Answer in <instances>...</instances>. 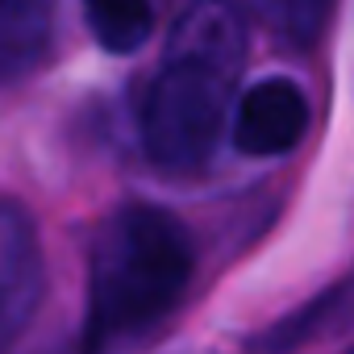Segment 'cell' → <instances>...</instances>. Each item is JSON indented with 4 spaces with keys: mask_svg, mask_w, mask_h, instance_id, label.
<instances>
[{
    "mask_svg": "<svg viewBox=\"0 0 354 354\" xmlns=\"http://www.w3.org/2000/svg\"><path fill=\"white\" fill-rule=\"evenodd\" d=\"M84 17L109 55H133L154 30L150 0H84Z\"/></svg>",
    "mask_w": 354,
    "mask_h": 354,
    "instance_id": "cell-7",
    "label": "cell"
},
{
    "mask_svg": "<svg viewBox=\"0 0 354 354\" xmlns=\"http://www.w3.org/2000/svg\"><path fill=\"white\" fill-rule=\"evenodd\" d=\"M254 9L263 13V21L279 38H288L296 46H308L325 34L333 0H254Z\"/></svg>",
    "mask_w": 354,
    "mask_h": 354,
    "instance_id": "cell-8",
    "label": "cell"
},
{
    "mask_svg": "<svg viewBox=\"0 0 354 354\" xmlns=\"http://www.w3.org/2000/svg\"><path fill=\"white\" fill-rule=\"evenodd\" d=\"M46 267L34 217L21 205H0V350H5L42 304Z\"/></svg>",
    "mask_w": 354,
    "mask_h": 354,
    "instance_id": "cell-3",
    "label": "cell"
},
{
    "mask_svg": "<svg viewBox=\"0 0 354 354\" xmlns=\"http://www.w3.org/2000/svg\"><path fill=\"white\" fill-rule=\"evenodd\" d=\"M13 75H17V71H13V63L5 59V50H0V84H5V80H13Z\"/></svg>",
    "mask_w": 354,
    "mask_h": 354,
    "instance_id": "cell-9",
    "label": "cell"
},
{
    "mask_svg": "<svg viewBox=\"0 0 354 354\" xmlns=\"http://www.w3.org/2000/svg\"><path fill=\"white\" fill-rule=\"evenodd\" d=\"M167 50L201 55L230 71L246 67V21L230 0H192L171 30Z\"/></svg>",
    "mask_w": 354,
    "mask_h": 354,
    "instance_id": "cell-5",
    "label": "cell"
},
{
    "mask_svg": "<svg viewBox=\"0 0 354 354\" xmlns=\"http://www.w3.org/2000/svg\"><path fill=\"white\" fill-rule=\"evenodd\" d=\"M55 26V0H0V50L13 63V71H30Z\"/></svg>",
    "mask_w": 354,
    "mask_h": 354,
    "instance_id": "cell-6",
    "label": "cell"
},
{
    "mask_svg": "<svg viewBox=\"0 0 354 354\" xmlns=\"http://www.w3.org/2000/svg\"><path fill=\"white\" fill-rule=\"evenodd\" d=\"M308 129V100L292 80H263L242 92L234 113V146L250 158L288 154Z\"/></svg>",
    "mask_w": 354,
    "mask_h": 354,
    "instance_id": "cell-4",
    "label": "cell"
},
{
    "mask_svg": "<svg viewBox=\"0 0 354 354\" xmlns=\"http://www.w3.org/2000/svg\"><path fill=\"white\" fill-rule=\"evenodd\" d=\"M196 271V246L184 221L154 209H117L92 250L88 279V346L138 337L184 300Z\"/></svg>",
    "mask_w": 354,
    "mask_h": 354,
    "instance_id": "cell-1",
    "label": "cell"
},
{
    "mask_svg": "<svg viewBox=\"0 0 354 354\" xmlns=\"http://www.w3.org/2000/svg\"><path fill=\"white\" fill-rule=\"evenodd\" d=\"M238 75L242 71H230L201 55L167 50V63L150 80L138 113L142 150L158 171L188 175L213 158L230 121Z\"/></svg>",
    "mask_w": 354,
    "mask_h": 354,
    "instance_id": "cell-2",
    "label": "cell"
}]
</instances>
